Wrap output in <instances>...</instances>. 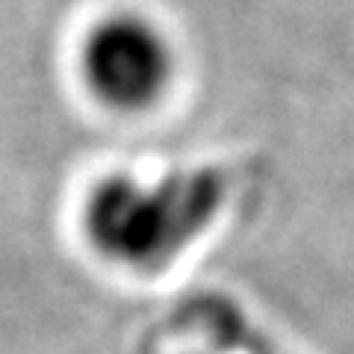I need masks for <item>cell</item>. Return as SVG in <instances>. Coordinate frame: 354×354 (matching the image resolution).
Masks as SVG:
<instances>
[{
    "label": "cell",
    "instance_id": "obj_1",
    "mask_svg": "<svg viewBox=\"0 0 354 354\" xmlns=\"http://www.w3.org/2000/svg\"><path fill=\"white\" fill-rule=\"evenodd\" d=\"M177 57L169 36L139 12L95 21L80 44V74L88 95L115 113H145L162 101Z\"/></svg>",
    "mask_w": 354,
    "mask_h": 354
}]
</instances>
